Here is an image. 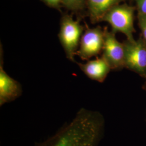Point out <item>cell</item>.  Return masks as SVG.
<instances>
[{"label": "cell", "mask_w": 146, "mask_h": 146, "mask_svg": "<svg viewBox=\"0 0 146 146\" xmlns=\"http://www.w3.org/2000/svg\"><path fill=\"white\" fill-rule=\"evenodd\" d=\"M104 131L102 114L83 108L52 135L34 146H98Z\"/></svg>", "instance_id": "obj_1"}, {"label": "cell", "mask_w": 146, "mask_h": 146, "mask_svg": "<svg viewBox=\"0 0 146 146\" xmlns=\"http://www.w3.org/2000/svg\"><path fill=\"white\" fill-rule=\"evenodd\" d=\"M136 7L127 3L119 4L111 8L104 16L102 21L108 23L114 33H121L125 35L127 40L134 42L133 34Z\"/></svg>", "instance_id": "obj_2"}, {"label": "cell", "mask_w": 146, "mask_h": 146, "mask_svg": "<svg viewBox=\"0 0 146 146\" xmlns=\"http://www.w3.org/2000/svg\"><path fill=\"white\" fill-rule=\"evenodd\" d=\"M84 31V27L81 25L80 19L75 20L72 16L63 14L58 36L66 57L71 61L75 62L74 57L77 55Z\"/></svg>", "instance_id": "obj_3"}, {"label": "cell", "mask_w": 146, "mask_h": 146, "mask_svg": "<svg viewBox=\"0 0 146 146\" xmlns=\"http://www.w3.org/2000/svg\"><path fill=\"white\" fill-rule=\"evenodd\" d=\"M106 28L100 26L90 28L87 25L82 35L77 55L83 60L97 56L102 52Z\"/></svg>", "instance_id": "obj_4"}, {"label": "cell", "mask_w": 146, "mask_h": 146, "mask_svg": "<svg viewBox=\"0 0 146 146\" xmlns=\"http://www.w3.org/2000/svg\"><path fill=\"white\" fill-rule=\"evenodd\" d=\"M125 50V68L146 78V43L141 36L134 42H123Z\"/></svg>", "instance_id": "obj_5"}, {"label": "cell", "mask_w": 146, "mask_h": 146, "mask_svg": "<svg viewBox=\"0 0 146 146\" xmlns=\"http://www.w3.org/2000/svg\"><path fill=\"white\" fill-rule=\"evenodd\" d=\"M112 70H119L125 68V50L123 42H119L115 34L106 28L102 55Z\"/></svg>", "instance_id": "obj_6"}, {"label": "cell", "mask_w": 146, "mask_h": 146, "mask_svg": "<svg viewBox=\"0 0 146 146\" xmlns=\"http://www.w3.org/2000/svg\"><path fill=\"white\" fill-rule=\"evenodd\" d=\"M0 58V106L15 101L22 94L20 84L5 72L3 68V50L1 45Z\"/></svg>", "instance_id": "obj_7"}, {"label": "cell", "mask_w": 146, "mask_h": 146, "mask_svg": "<svg viewBox=\"0 0 146 146\" xmlns=\"http://www.w3.org/2000/svg\"><path fill=\"white\" fill-rule=\"evenodd\" d=\"M80 69L88 78L102 83L111 69L102 56L101 58L88 61L86 63H78Z\"/></svg>", "instance_id": "obj_8"}, {"label": "cell", "mask_w": 146, "mask_h": 146, "mask_svg": "<svg viewBox=\"0 0 146 146\" xmlns=\"http://www.w3.org/2000/svg\"><path fill=\"white\" fill-rule=\"evenodd\" d=\"M128 0H86L87 10L92 23L102 22L106 14L115 5Z\"/></svg>", "instance_id": "obj_9"}, {"label": "cell", "mask_w": 146, "mask_h": 146, "mask_svg": "<svg viewBox=\"0 0 146 146\" xmlns=\"http://www.w3.org/2000/svg\"><path fill=\"white\" fill-rule=\"evenodd\" d=\"M62 5L66 9L80 16L87 9L86 0H63Z\"/></svg>", "instance_id": "obj_10"}, {"label": "cell", "mask_w": 146, "mask_h": 146, "mask_svg": "<svg viewBox=\"0 0 146 146\" xmlns=\"http://www.w3.org/2000/svg\"><path fill=\"white\" fill-rule=\"evenodd\" d=\"M138 25L141 31V36L146 43V15L137 14Z\"/></svg>", "instance_id": "obj_11"}, {"label": "cell", "mask_w": 146, "mask_h": 146, "mask_svg": "<svg viewBox=\"0 0 146 146\" xmlns=\"http://www.w3.org/2000/svg\"><path fill=\"white\" fill-rule=\"evenodd\" d=\"M46 5L50 8L61 11V7L62 6L63 0H41Z\"/></svg>", "instance_id": "obj_12"}, {"label": "cell", "mask_w": 146, "mask_h": 146, "mask_svg": "<svg viewBox=\"0 0 146 146\" xmlns=\"http://www.w3.org/2000/svg\"><path fill=\"white\" fill-rule=\"evenodd\" d=\"M135 2L137 14L146 15V0H133Z\"/></svg>", "instance_id": "obj_13"}, {"label": "cell", "mask_w": 146, "mask_h": 146, "mask_svg": "<svg viewBox=\"0 0 146 146\" xmlns=\"http://www.w3.org/2000/svg\"><path fill=\"white\" fill-rule=\"evenodd\" d=\"M145 80H146L145 82V83L143 84V88L146 91V78H145Z\"/></svg>", "instance_id": "obj_14"}]
</instances>
